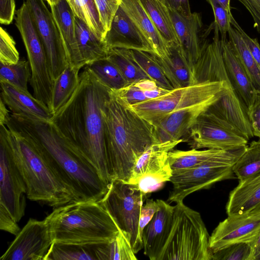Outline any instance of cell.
<instances>
[{"label": "cell", "mask_w": 260, "mask_h": 260, "mask_svg": "<svg viewBox=\"0 0 260 260\" xmlns=\"http://www.w3.org/2000/svg\"><path fill=\"white\" fill-rule=\"evenodd\" d=\"M110 92L84 67L75 92L50 121L61 136L94 167L108 185L112 180L105 149L103 110Z\"/></svg>", "instance_id": "1"}, {"label": "cell", "mask_w": 260, "mask_h": 260, "mask_svg": "<svg viewBox=\"0 0 260 260\" xmlns=\"http://www.w3.org/2000/svg\"><path fill=\"white\" fill-rule=\"evenodd\" d=\"M7 124L31 136L44 147L74 202L101 201L108 188L94 167L59 134L51 122L11 114Z\"/></svg>", "instance_id": "2"}, {"label": "cell", "mask_w": 260, "mask_h": 260, "mask_svg": "<svg viewBox=\"0 0 260 260\" xmlns=\"http://www.w3.org/2000/svg\"><path fill=\"white\" fill-rule=\"evenodd\" d=\"M104 138L112 181L128 182L141 154L155 143L153 125L111 90L103 110Z\"/></svg>", "instance_id": "3"}, {"label": "cell", "mask_w": 260, "mask_h": 260, "mask_svg": "<svg viewBox=\"0 0 260 260\" xmlns=\"http://www.w3.org/2000/svg\"><path fill=\"white\" fill-rule=\"evenodd\" d=\"M6 125L13 159L26 185L27 198L55 208L74 202L72 192L42 145L29 134Z\"/></svg>", "instance_id": "4"}, {"label": "cell", "mask_w": 260, "mask_h": 260, "mask_svg": "<svg viewBox=\"0 0 260 260\" xmlns=\"http://www.w3.org/2000/svg\"><path fill=\"white\" fill-rule=\"evenodd\" d=\"M45 219L57 243L99 244L113 239L119 231L100 201L72 202L55 208Z\"/></svg>", "instance_id": "5"}, {"label": "cell", "mask_w": 260, "mask_h": 260, "mask_svg": "<svg viewBox=\"0 0 260 260\" xmlns=\"http://www.w3.org/2000/svg\"><path fill=\"white\" fill-rule=\"evenodd\" d=\"M210 236L200 213L179 202L174 206L171 231L159 260H212Z\"/></svg>", "instance_id": "6"}, {"label": "cell", "mask_w": 260, "mask_h": 260, "mask_svg": "<svg viewBox=\"0 0 260 260\" xmlns=\"http://www.w3.org/2000/svg\"><path fill=\"white\" fill-rule=\"evenodd\" d=\"M229 87H232L229 77L222 81L200 82L173 89L159 98L130 107L140 117L152 124L179 109L218 100Z\"/></svg>", "instance_id": "7"}, {"label": "cell", "mask_w": 260, "mask_h": 260, "mask_svg": "<svg viewBox=\"0 0 260 260\" xmlns=\"http://www.w3.org/2000/svg\"><path fill=\"white\" fill-rule=\"evenodd\" d=\"M15 25L24 45L31 69L30 85L33 95L49 107L51 104L53 81L47 54L30 10L26 2L16 11Z\"/></svg>", "instance_id": "8"}, {"label": "cell", "mask_w": 260, "mask_h": 260, "mask_svg": "<svg viewBox=\"0 0 260 260\" xmlns=\"http://www.w3.org/2000/svg\"><path fill=\"white\" fill-rule=\"evenodd\" d=\"M150 194L143 193L137 185L114 179L108 185L100 201L119 229L131 236L134 252L143 248L139 234V220L141 208Z\"/></svg>", "instance_id": "9"}, {"label": "cell", "mask_w": 260, "mask_h": 260, "mask_svg": "<svg viewBox=\"0 0 260 260\" xmlns=\"http://www.w3.org/2000/svg\"><path fill=\"white\" fill-rule=\"evenodd\" d=\"M248 140L236 127L207 110L201 114L183 139L191 149L223 150L246 147Z\"/></svg>", "instance_id": "10"}, {"label": "cell", "mask_w": 260, "mask_h": 260, "mask_svg": "<svg viewBox=\"0 0 260 260\" xmlns=\"http://www.w3.org/2000/svg\"><path fill=\"white\" fill-rule=\"evenodd\" d=\"M26 187L16 166L8 137V127L0 125V205L19 222L25 214Z\"/></svg>", "instance_id": "11"}, {"label": "cell", "mask_w": 260, "mask_h": 260, "mask_svg": "<svg viewBox=\"0 0 260 260\" xmlns=\"http://www.w3.org/2000/svg\"><path fill=\"white\" fill-rule=\"evenodd\" d=\"M233 166L206 164L192 168L172 173V184L167 202L183 201L188 195L202 189L209 188L215 183L236 178Z\"/></svg>", "instance_id": "12"}, {"label": "cell", "mask_w": 260, "mask_h": 260, "mask_svg": "<svg viewBox=\"0 0 260 260\" xmlns=\"http://www.w3.org/2000/svg\"><path fill=\"white\" fill-rule=\"evenodd\" d=\"M25 2L45 49L54 82L69 64L59 31L44 0H26Z\"/></svg>", "instance_id": "13"}, {"label": "cell", "mask_w": 260, "mask_h": 260, "mask_svg": "<svg viewBox=\"0 0 260 260\" xmlns=\"http://www.w3.org/2000/svg\"><path fill=\"white\" fill-rule=\"evenodd\" d=\"M53 242L46 219L30 218L0 260H45Z\"/></svg>", "instance_id": "14"}, {"label": "cell", "mask_w": 260, "mask_h": 260, "mask_svg": "<svg viewBox=\"0 0 260 260\" xmlns=\"http://www.w3.org/2000/svg\"><path fill=\"white\" fill-rule=\"evenodd\" d=\"M260 233V212L228 215L210 236L212 253L230 245L251 242Z\"/></svg>", "instance_id": "15"}, {"label": "cell", "mask_w": 260, "mask_h": 260, "mask_svg": "<svg viewBox=\"0 0 260 260\" xmlns=\"http://www.w3.org/2000/svg\"><path fill=\"white\" fill-rule=\"evenodd\" d=\"M218 100L179 109L152 123L155 143L183 139L201 114Z\"/></svg>", "instance_id": "16"}, {"label": "cell", "mask_w": 260, "mask_h": 260, "mask_svg": "<svg viewBox=\"0 0 260 260\" xmlns=\"http://www.w3.org/2000/svg\"><path fill=\"white\" fill-rule=\"evenodd\" d=\"M104 42L109 50L123 49L154 54L150 42L119 5Z\"/></svg>", "instance_id": "17"}, {"label": "cell", "mask_w": 260, "mask_h": 260, "mask_svg": "<svg viewBox=\"0 0 260 260\" xmlns=\"http://www.w3.org/2000/svg\"><path fill=\"white\" fill-rule=\"evenodd\" d=\"M168 8L179 39L178 47L180 51L188 61L194 66L208 44L202 43L203 23L201 15L191 13L185 16Z\"/></svg>", "instance_id": "18"}, {"label": "cell", "mask_w": 260, "mask_h": 260, "mask_svg": "<svg viewBox=\"0 0 260 260\" xmlns=\"http://www.w3.org/2000/svg\"><path fill=\"white\" fill-rule=\"evenodd\" d=\"M246 147L232 150L216 149L180 150L173 149L169 152V160L172 173L206 164L233 166L244 152Z\"/></svg>", "instance_id": "19"}, {"label": "cell", "mask_w": 260, "mask_h": 260, "mask_svg": "<svg viewBox=\"0 0 260 260\" xmlns=\"http://www.w3.org/2000/svg\"><path fill=\"white\" fill-rule=\"evenodd\" d=\"M159 210L143 230V248L150 260H159L170 236L173 222L174 206L157 199Z\"/></svg>", "instance_id": "20"}, {"label": "cell", "mask_w": 260, "mask_h": 260, "mask_svg": "<svg viewBox=\"0 0 260 260\" xmlns=\"http://www.w3.org/2000/svg\"><path fill=\"white\" fill-rule=\"evenodd\" d=\"M221 41L222 57L228 76L235 92L248 113L258 92L229 40L226 39Z\"/></svg>", "instance_id": "21"}, {"label": "cell", "mask_w": 260, "mask_h": 260, "mask_svg": "<svg viewBox=\"0 0 260 260\" xmlns=\"http://www.w3.org/2000/svg\"><path fill=\"white\" fill-rule=\"evenodd\" d=\"M0 84L1 98L12 114L39 121H51L54 115L52 112L29 92L22 91L5 81H0Z\"/></svg>", "instance_id": "22"}, {"label": "cell", "mask_w": 260, "mask_h": 260, "mask_svg": "<svg viewBox=\"0 0 260 260\" xmlns=\"http://www.w3.org/2000/svg\"><path fill=\"white\" fill-rule=\"evenodd\" d=\"M181 142H183V139L154 143L149 146L135 162L127 182L136 185L142 176L172 169L169 152Z\"/></svg>", "instance_id": "23"}, {"label": "cell", "mask_w": 260, "mask_h": 260, "mask_svg": "<svg viewBox=\"0 0 260 260\" xmlns=\"http://www.w3.org/2000/svg\"><path fill=\"white\" fill-rule=\"evenodd\" d=\"M69 64L81 69L75 25V15L67 0L49 6Z\"/></svg>", "instance_id": "24"}, {"label": "cell", "mask_w": 260, "mask_h": 260, "mask_svg": "<svg viewBox=\"0 0 260 260\" xmlns=\"http://www.w3.org/2000/svg\"><path fill=\"white\" fill-rule=\"evenodd\" d=\"M170 53L157 61L165 76L174 89L190 86L198 83L194 66L182 55L178 46L169 47Z\"/></svg>", "instance_id": "25"}, {"label": "cell", "mask_w": 260, "mask_h": 260, "mask_svg": "<svg viewBox=\"0 0 260 260\" xmlns=\"http://www.w3.org/2000/svg\"><path fill=\"white\" fill-rule=\"evenodd\" d=\"M120 5L151 45L155 55L162 58L170 53L169 46L162 37L140 0H119Z\"/></svg>", "instance_id": "26"}, {"label": "cell", "mask_w": 260, "mask_h": 260, "mask_svg": "<svg viewBox=\"0 0 260 260\" xmlns=\"http://www.w3.org/2000/svg\"><path fill=\"white\" fill-rule=\"evenodd\" d=\"M75 25L80 68L107 57L109 50L105 42L99 39L83 21L76 16L75 17Z\"/></svg>", "instance_id": "27"}, {"label": "cell", "mask_w": 260, "mask_h": 260, "mask_svg": "<svg viewBox=\"0 0 260 260\" xmlns=\"http://www.w3.org/2000/svg\"><path fill=\"white\" fill-rule=\"evenodd\" d=\"M260 204V174L242 182L230 193L228 215L249 212Z\"/></svg>", "instance_id": "28"}, {"label": "cell", "mask_w": 260, "mask_h": 260, "mask_svg": "<svg viewBox=\"0 0 260 260\" xmlns=\"http://www.w3.org/2000/svg\"><path fill=\"white\" fill-rule=\"evenodd\" d=\"M149 17L168 46H179L169 11L161 0H140Z\"/></svg>", "instance_id": "29"}, {"label": "cell", "mask_w": 260, "mask_h": 260, "mask_svg": "<svg viewBox=\"0 0 260 260\" xmlns=\"http://www.w3.org/2000/svg\"><path fill=\"white\" fill-rule=\"evenodd\" d=\"M80 70L69 64L54 81L51 107L53 114L66 104L75 92L79 84Z\"/></svg>", "instance_id": "30"}, {"label": "cell", "mask_w": 260, "mask_h": 260, "mask_svg": "<svg viewBox=\"0 0 260 260\" xmlns=\"http://www.w3.org/2000/svg\"><path fill=\"white\" fill-rule=\"evenodd\" d=\"M131 236L119 229L117 235L112 240L94 245L97 260H136Z\"/></svg>", "instance_id": "31"}, {"label": "cell", "mask_w": 260, "mask_h": 260, "mask_svg": "<svg viewBox=\"0 0 260 260\" xmlns=\"http://www.w3.org/2000/svg\"><path fill=\"white\" fill-rule=\"evenodd\" d=\"M122 49L124 54L159 86L170 90L174 89L161 70L155 54L142 51Z\"/></svg>", "instance_id": "32"}, {"label": "cell", "mask_w": 260, "mask_h": 260, "mask_svg": "<svg viewBox=\"0 0 260 260\" xmlns=\"http://www.w3.org/2000/svg\"><path fill=\"white\" fill-rule=\"evenodd\" d=\"M232 168L239 182L260 174V139L247 146Z\"/></svg>", "instance_id": "33"}, {"label": "cell", "mask_w": 260, "mask_h": 260, "mask_svg": "<svg viewBox=\"0 0 260 260\" xmlns=\"http://www.w3.org/2000/svg\"><path fill=\"white\" fill-rule=\"evenodd\" d=\"M228 34L229 41L234 51L248 73L256 89L260 92V72L249 49L240 32L232 25Z\"/></svg>", "instance_id": "34"}, {"label": "cell", "mask_w": 260, "mask_h": 260, "mask_svg": "<svg viewBox=\"0 0 260 260\" xmlns=\"http://www.w3.org/2000/svg\"><path fill=\"white\" fill-rule=\"evenodd\" d=\"M85 67L111 90H118L128 84L118 67L108 57L94 61Z\"/></svg>", "instance_id": "35"}, {"label": "cell", "mask_w": 260, "mask_h": 260, "mask_svg": "<svg viewBox=\"0 0 260 260\" xmlns=\"http://www.w3.org/2000/svg\"><path fill=\"white\" fill-rule=\"evenodd\" d=\"M95 245L53 242L45 260H97Z\"/></svg>", "instance_id": "36"}, {"label": "cell", "mask_w": 260, "mask_h": 260, "mask_svg": "<svg viewBox=\"0 0 260 260\" xmlns=\"http://www.w3.org/2000/svg\"><path fill=\"white\" fill-rule=\"evenodd\" d=\"M75 16L83 21L92 32L104 41L106 34L93 0H67Z\"/></svg>", "instance_id": "37"}, {"label": "cell", "mask_w": 260, "mask_h": 260, "mask_svg": "<svg viewBox=\"0 0 260 260\" xmlns=\"http://www.w3.org/2000/svg\"><path fill=\"white\" fill-rule=\"evenodd\" d=\"M0 81L29 92L27 84L30 82L31 72L28 61L21 59L15 63L8 65L0 63Z\"/></svg>", "instance_id": "38"}, {"label": "cell", "mask_w": 260, "mask_h": 260, "mask_svg": "<svg viewBox=\"0 0 260 260\" xmlns=\"http://www.w3.org/2000/svg\"><path fill=\"white\" fill-rule=\"evenodd\" d=\"M107 57L118 67L128 84L142 79H150L124 54L122 49L114 48L109 50Z\"/></svg>", "instance_id": "39"}, {"label": "cell", "mask_w": 260, "mask_h": 260, "mask_svg": "<svg viewBox=\"0 0 260 260\" xmlns=\"http://www.w3.org/2000/svg\"><path fill=\"white\" fill-rule=\"evenodd\" d=\"M251 248L249 243L230 245L212 253V260H250Z\"/></svg>", "instance_id": "40"}, {"label": "cell", "mask_w": 260, "mask_h": 260, "mask_svg": "<svg viewBox=\"0 0 260 260\" xmlns=\"http://www.w3.org/2000/svg\"><path fill=\"white\" fill-rule=\"evenodd\" d=\"M20 60L13 37L2 27L0 29V63L12 64Z\"/></svg>", "instance_id": "41"}, {"label": "cell", "mask_w": 260, "mask_h": 260, "mask_svg": "<svg viewBox=\"0 0 260 260\" xmlns=\"http://www.w3.org/2000/svg\"><path fill=\"white\" fill-rule=\"evenodd\" d=\"M106 35L120 5L119 0H93Z\"/></svg>", "instance_id": "42"}, {"label": "cell", "mask_w": 260, "mask_h": 260, "mask_svg": "<svg viewBox=\"0 0 260 260\" xmlns=\"http://www.w3.org/2000/svg\"><path fill=\"white\" fill-rule=\"evenodd\" d=\"M212 7L214 16V25L216 26L221 35V39H226V34L231 26V16L217 0H206Z\"/></svg>", "instance_id": "43"}, {"label": "cell", "mask_w": 260, "mask_h": 260, "mask_svg": "<svg viewBox=\"0 0 260 260\" xmlns=\"http://www.w3.org/2000/svg\"><path fill=\"white\" fill-rule=\"evenodd\" d=\"M113 92L129 106L147 101L144 90L135 85L128 84L118 90H112Z\"/></svg>", "instance_id": "44"}, {"label": "cell", "mask_w": 260, "mask_h": 260, "mask_svg": "<svg viewBox=\"0 0 260 260\" xmlns=\"http://www.w3.org/2000/svg\"><path fill=\"white\" fill-rule=\"evenodd\" d=\"M159 209V205L157 200L154 201L148 198L145 201V204L142 206L139 220V234L142 240L144 229Z\"/></svg>", "instance_id": "45"}, {"label": "cell", "mask_w": 260, "mask_h": 260, "mask_svg": "<svg viewBox=\"0 0 260 260\" xmlns=\"http://www.w3.org/2000/svg\"><path fill=\"white\" fill-rule=\"evenodd\" d=\"M231 24L236 28L241 34L244 41L249 49L256 66L260 72V45L257 40L255 38H251L241 27L238 23L233 16H231Z\"/></svg>", "instance_id": "46"}, {"label": "cell", "mask_w": 260, "mask_h": 260, "mask_svg": "<svg viewBox=\"0 0 260 260\" xmlns=\"http://www.w3.org/2000/svg\"><path fill=\"white\" fill-rule=\"evenodd\" d=\"M0 229L16 236L21 229L8 211L0 205Z\"/></svg>", "instance_id": "47"}, {"label": "cell", "mask_w": 260, "mask_h": 260, "mask_svg": "<svg viewBox=\"0 0 260 260\" xmlns=\"http://www.w3.org/2000/svg\"><path fill=\"white\" fill-rule=\"evenodd\" d=\"M15 0H0V22L9 25L13 20L16 13Z\"/></svg>", "instance_id": "48"}, {"label": "cell", "mask_w": 260, "mask_h": 260, "mask_svg": "<svg viewBox=\"0 0 260 260\" xmlns=\"http://www.w3.org/2000/svg\"><path fill=\"white\" fill-rule=\"evenodd\" d=\"M248 116L252 128L253 135L260 139V92L248 111Z\"/></svg>", "instance_id": "49"}, {"label": "cell", "mask_w": 260, "mask_h": 260, "mask_svg": "<svg viewBox=\"0 0 260 260\" xmlns=\"http://www.w3.org/2000/svg\"><path fill=\"white\" fill-rule=\"evenodd\" d=\"M245 8L253 19L254 27L260 34V0H237Z\"/></svg>", "instance_id": "50"}, {"label": "cell", "mask_w": 260, "mask_h": 260, "mask_svg": "<svg viewBox=\"0 0 260 260\" xmlns=\"http://www.w3.org/2000/svg\"><path fill=\"white\" fill-rule=\"evenodd\" d=\"M167 7L180 14L188 16L191 14L189 0H161Z\"/></svg>", "instance_id": "51"}, {"label": "cell", "mask_w": 260, "mask_h": 260, "mask_svg": "<svg viewBox=\"0 0 260 260\" xmlns=\"http://www.w3.org/2000/svg\"><path fill=\"white\" fill-rule=\"evenodd\" d=\"M133 83L144 91L150 90L160 87L155 81L150 79H142Z\"/></svg>", "instance_id": "52"}, {"label": "cell", "mask_w": 260, "mask_h": 260, "mask_svg": "<svg viewBox=\"0 0 260 260\" xmlns=\"http://www.w3.org/2000/svg\"><path fill=\"white\" fill-rule=\"evenodd\" d=\"M250 244L251 248L250 260H260V233Z\"/></svg>", "instance_id": "53"}, {"label": "cell", "mask_w": 260, "mask_h": 260, "mask_svg": "<svg viewBox=\"0 0 260 260\" xmlns=\"http://www.w3.org/2000/svg\"><path fill=\"white\" fill-rule=\"evenodd\" d=\"M0 100V125H6L11 114L3 100L1 98Z\"/></svg>", "instance_id": "54"}, {"label": "cell", "mask_w": 260, "mask_h": 260, "mask_svg": "<svg viewBox=\"0 0 260 260\" xmlns=\"http://www.w3.org/2000/svg\"><path fill=\"white\" fill-rule=\"evenodd\" d=\"M231 0H217V1L224 8L230 13H231L230 2Z\"/></svg>", "instance_id": "55"}, {"label": "cell", "mask_w": 260, "mask_h": 260, "mask_svg": "<svg viewBox=\"0 0 260 260\" xmlns=\"http://www.w3.org/2000/svg\"><path fill=\"white\" fill-rule=\"evenodd\" d=\"M250 212H260V204L257 206L254 209Z\"/></svg>", "instance_id": "56"}, {"label": "cell", "mask_w": 260, "mask_h": 260, "mask_svg": "<svg viewBox=\"0 0 260 260\" xmlns=\"http://www.w3.org/2000/svg\"><path fill=\"white\" fill-rule=\"evenodd\" d=\"M59 1V0H49V3L48 5L49 6L54 5V4H56L57 2H58Z\"/></svg>", "instance_id": "57"}, {"label": "cell", "mask_w": 260, "mask_h": 260, "mask_svg": "<svg viewBox=\"0 0 260 260\" xmlns=\"http://www.w3.org/2000/svg\"><path fill=\"white\" fill-rule=\"evenodd\" d=\"M45 1L47 2V3H48V4H49V0H45Z\"/></svg>", "instance_id": "58"}]
</instances>
